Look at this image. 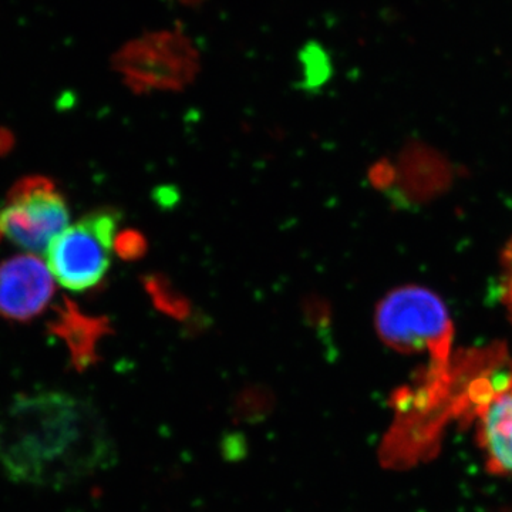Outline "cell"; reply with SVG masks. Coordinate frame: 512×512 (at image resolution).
I'll use <instances>...</instances> for the list:
<instances>
[{
    "mask_svg": "<svg viewBox=\"0 0 512 512\" xmlns=\"http://www.w3.org/2000/svg\"><path fill=\"white\" fill-rule=\"evenodd\" d=\"M376 330L396 352L429 353L433 367L451 365L453 320L443 299L424 286H400L387 293L376 308Z\"/></svg>",
    "mask_w": 512,
    "mask_h": 512,
    "instance_id": "7a4b0ae2",
    "label": "cell"
},
{
    "mask_svg": "<svg viewBox=\"0 0 512 512\" xmlns=\"http://www.w3.org/2000/svg\"><path fill=\"white\" fill-rule=\"evenodd\" d=\"M488 470L512 477V372L491 375L471 410Z\"/></svg>",
    "mask_w": 512,
    "mask_h": 512,
    "instance_id": "5b68a950",
    "label": "cell"
},
{
    "mask_svg": "<svg viewBox=\"0 0 512 512\" xmlns=\"http://www.w3.org/2000/svg\"><path fill=\"white\" fill-rule=\"evenodd\" d=\"M113 458L103 417L80 397L23 394L0 413V466L18 483L66 487L109 467Z\"/></svg>",
    "mask_w": 512,
    "mask_h": 512,
    "instance_id": "6da1fadb",
    "label": "cell"
},
{
    "mask_svg": "<svg viewBox=\"0 0 512 512\" xmlns=\"http://www.w3.org/2000/svg\"><path fill=\"white\" fill-rule=\"evenodd\" d=\"M274 409V394L262 386L245 387L234 403V413L241 421H259Z\"/></svg>",
    "mask_w": 512,
    "mask_h": 512,
    "instance_id": "9c48e42d",
    "label": "cell"
},
{
    "mask_svg": "<svg viewBox=\"0 0 512 512\" xmlns=\"http://www.w3.org/2000/svg\"><path fill=\"white\" fill-rule=\"evenodd\" d=\"M12 148V136L8 131L0 128V156L8 153V151Z\"/></svg>",
    "mask_w": 512,
    "mask_h": 512,
    "instance_id": "4fadbf2b",
    "label": "cell"
},
{
    "mask_svg": "<svg viewBox=\"0 0 512 512\" xmlns=\"http://www.w3.org/2000/svg\"><path fill=\"white\" fill-rule=\"evenodd\" d=\"M66 198L55 181L29 175L13 185L0 207V242L42 254L69 222Z\"/></svg>",
    "mask_w": 512,
    "mask_h": 512,
    "instance_id": "277c9868",
    "label": "cell"
},
{
    "mask_svg": "<svg viewBox=\"0 0 512 512\" xmlns=\"http://www.w3.org/2000/svg\"><path fill=\"white\" fill-rule=\"evenodd\" d=\"M47 328L66 343L70 362L77 372H84L99 362L97 346L111 333L109 319L86 315L70 299L57 306L55 318L47 323Z\"/></svg>",
    "mask_w": 512,
    "mask_h": 512,
    "instance_id": "52a82bcc",
    "label": "cell"
},
{
    "mask_svg": "<svg viewBox=\"0 0 512 512\" xmlns=\"http://www.w3.org/2000/svg\"><path fill=\"white\" fill-rule=\"evenodd\" d=\"M143 286L151 302L158 311L178 322H190L194 311L190 299L178 291L170 279L163 274H148L143 278Z\"/></svg>",
    "mask_w": 512,
    "mask_h": 512,
    "instance_id": "ba28073f",
    "label": "cell"
},
{
    "mask_svg": "<svg viewBox=\"0 0 512 512\" xmlns=\"http://www.w3.org/2000/svg\"><path fill=\"white\" fill-rule=\"evenodd\" d=\"M120 214L100 208L64 229L47 248V265L63 288L84 292L109 272Z\"/></svg>",
    "mask_w": 512,
    "mask_h": 512,
    "instance_id": "3957f363",
    "label": "cell"
},
{
    "mask_svg": "<svg viewBox=\"0 0 512 512\" xmlns=\"http://www.w3.org/2000/svg\"><path fill=\"white\" fill-rule=\"evenodd\" d=\"M147 241L143 235L134 229L120 232L114 241V251L121 259L128 262L138 261L147 252Z\"/></svg>",
    "mask_w": 512,
    "mask_h": 512,
    "instance_id": "8fae6325",
    "label": "cell"
},
{
    "mask_svg": "<svg viewBox=\"0 0 512 512\" xmlns=\"http://www.w3.org/2000/svg\"><path fill=\"white\" fill-rule=\"evenodd\" d=\"M55 291L52 272L33 254L0 264V318L29 322L42 315Z\"/></svg>",
    "mask_w": 512,
    "mask_h": 512,
    "instance_id": "8992f818",
    "label": "cell"
},
{
    "mask_svg": "<svg viewBox=\"0 0 512 512\" xmlns=\"http://www.w3.org/2000/svg\"><path fill=\"white\" fill-rule=\"evenodd\" d=\"M503 301L512 322V239L503 252Z\"/></svg>",
    "mask_w": 512,
    "mask_h": 512,
    "instance_id": "7c38bea8",
    "label": "cell"
},
{
    "mask_svg": "<svg viewBox=\"0 0 512 512\" xmlns=\"http://www.w3.org/2000/svg\"><path fill=\"white\" fill-rule=\"evenodd\" d=\"M302 313L309 328L316 330L320 338H329L330 330H332V309L325 298L311 295L303 299Z\"/></svg>",
    "mask_w": 512,
    "mask_h": 512,
    "instance_id": "30bf717a",
    "label": "cell"
}]
</instances>
